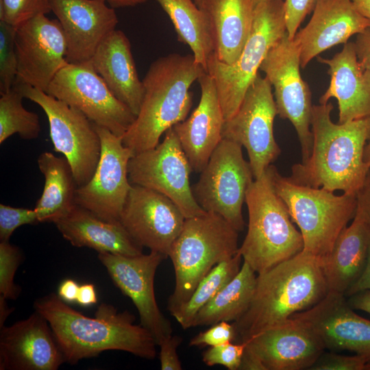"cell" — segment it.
I'll list each match as a JSON object with an SVG mask.
<instances>
[{
  "label": "cell",
  "mask_w": 370,
  "mask_h": 370,
  "mask_svg": "<svg viewBox=\"0 0 370 370\" xmlns=\"http://www.w3.org/2000/svg\"><path fill=\"white\" fill-rule=\"evenodd\" d=\"M34 306L48 321L65 362L71 365L108 350L124 351L149 360L156 357L155 338L140 324H134V316L127 311L119 312L103 303L95 317H89L55 293L38 299Z\"/></svg>",
  "instance_id": "obj_1"
},
{
  "label": "cell",
  "mask_w": 370,
  "mask_h": 370,
  "mask_svg": "<svg viewBox=\"0 0 370 370\" xmlns=\"http://www.w3.org/2000/svg\"><path fill=\"white\" fill-rule=\"evenodd\" d=\"M332 109L328 102L312 106L311 153L307 160L292 166L289 179L301 185L357 194L369 169L363 156L370 140V117L336 123L330 116Z\"/></svg>",
  "instance_id": "obj_2"
},
{
  "label": "cell",
  "mask_w": 370,
  "mask_h": 370,
  "mask_svg": "<svg viewBox=\"0 0 370 370\" xmlns=\"http://www.w3.org/2000/svg\"><path fill=\"white\" fill-rule=\"evenodd\" d=\"M328 293L321 261L301 251L257 274L251 303L234 322L237 336L247 341L312 307Z\"/></svg>",
  "instance_id": "obj_3"
},
{
  "label": "cell",
  "mask_w": 370,
  "mask_h": 370,
  "mask_svg": "<svg viewBox=\"0 0 370 370\" xmlns=\"http://www.w3.org/2000/svg\"><path fill=\"white\" fill-rule=\"evenodd\" d=\"M206 72L193 54L172 53L150 64L140 110L122 136L133 155L155 147L164 133L186 119L193 105L189 89Z\"/></svg>",
  "instance_id": "obj_4"
},
{
  "label": "cell",
  "mask_w": 370,
  "mask_h": 370,
  "mask_svg": "<svg viewBox=\"0 0 370 370\" xmlns=\"http://www.w3.org/2000/svg\"><path fill=\"white\" fill-rule=\"evenodd\" d=\"M245 203L247 232L238 253L257 274L303 251L301 234L276 193L268 168L249 185Z\"/></svg>",
  "instance_id": "obj_5"
},
{
  "label": "cell",
  "mask_w": 370,
  "mask_h": 370,
  "mask_svg": "<svg viewBox=\"0 0 370 370\" xmlns=\"http://www.w3.org/2000/svg\"><path fill=\"white\" fill-rule=\"evenodd\" d=\"M238 232L213 212L185 219L169 255L175 277L167 302L171 315L188 301L199 282L215 265L238 253Z\"/></svg>",
  "instance_id": "obj_6"
},
{
  "label": "cell",
  "mask_w": 370,
  "mask_h": 370,
  "mask_svg": "<svg viewBox=\"0 0 370 370\" xmlns=\"http://www.w3.org/2000/svg\"><path fill=\"white\" fill-rule=\"evenodd\" d=\"M268 169L276 193L299 228L303 251L323 263L356 214V194L338 195L322 188L298 184L281 175L273 165Z\"/></svg>",
  "instance_id": "obj_7"
},
{
  "label": "cell",
  "mask_w": 370,
  "mask_h": 370,
  "mask_svg": "<svg viewBox=\"0 0 370 370\" xmlns=\"http://www.w3.org/2000/svg\"><path fill=\"white\" fill-rule=\"evenodd\" d=\"M287 33L284 1L266 0L254 9L249 38L236 62L227 64L213 54L207 73L213 78L225 121L237 111L269 49Z\"/></svg>",
  "instance_id": "obj_8"
},
{
  "label": "cell",
  "mask_w": 370,
  "mask_h": 370,
  "mask_svg": "<svg viewBox=\"0 0 370 370\" xmlns=\"http://www.w3.org/2000/svg\"><path fill=\"white\" fill-rule=\"evenodd\" d=\"M254 180L242 146L223 138L192 190L204 210L220 215L241 232L245 227L242 208L247 190Z\"/></svg>",
  "instance_id": "obj_9"
},
{
  "label": "cell",
  "mask_w": 370,
  "mask_h": 370,
  "mask_svg": "<svg viewBox=\"0 0 370 370\" xmlns=\"http://www.w3.org/2000/svg\"><path fill=\"white\" fill-rule=\"evenodd\" d=\"M24 98L45 112L54 150L69 162L78 187L91 178L99 160L101 140L94 124L79 110L29 85L14 83Z\"/></svg>",
  "instance_id": "obj_10"
},
{
  "label": "cell",
  "mask_w": 370,
  "mask_h": 370,
  "mask_svg": "<svg viewBox=\"0 0 370 370\" xmlns=\"http://www.w3.org/2000/svg\"><path fill=\"white\" fill-rule=\"evenodd\" d=\"M277 114L271 84L258 73L236 113L224 122L223 138L246 149L254 179L260 177L280 154L273 134Z\"/></svg>",
  "instance_id": "obj_11"
},
{
  "label": "cell",
  "mask_w": 370,
  "mask_h": 370,
  "mask_svg": "<svg viewBox=\"0 0 370 370\" xmlns=\"http://www.w3.org/2000/svg\"><path fill=\"white\" fill-rule=\"evenodd\" d=\"M155 147L136 153L128 164L131 184L159 192L172 200L186 219L206 213L197 203L190 175L189 161L173 127Z\"/></svg>",
  "instance_id": "obj_12"
},
{
  "label": "cell",
  "mask_w": 370,
  "mask_h": 370,
  "mask_svg": "<svg viewBox=\"0 0 370 370\" xmlns=\"http://www.w3.org/2000/svg\"><path fill=\"white\" fill-rule=\"evenodd\" d=\"M45 92L119 136L126 132L136 119L132 110L111 92L90 60L67 63L56 75Z\"/></svg>",
  "instance_id": "obj_13"
},
{
  "label": "cell",
  "mask_w": 370,
  "mask_h": 370,
  "mask_svg": "<svg viewBox=\"0 0 370 370\" xmlns=\"http://www.w3.org/2000/svg\"><path fill=\"white\" fill-rule=\"evenodd\" d=\"M299 50L286 33L268 51L260 70L273 87L278 114L293 125L300 143L301 162L310 157L312 146L310 130L311 92L300 73Z\"/></svg>",
  "instance_id": "obj_14"
},
{
  "label": "cell",
  "mask_w": 370,
  "mask_h": 370,
  "mask_svg": "<svg viewBox=\"0 0 370 370\" xmlns=\"http://www.w3.org/2000/svg\"><path fill=\"white\" fill-rule=\"evenodd\" d=\"M94 126L101 140L100 157L90 180L77 187L75 204L104 220L119 221L132 186L128 164L133 153L123 145L122 136Z\"/></svg>",
  "instance_id": "obj_15"
},
{
  "label": "cell",
  "mask_w": 370,
  "mask_h": 370,
  "mask_svg": "<svg viewBox=\"0 0 370 370\" xmlns=\"http://www.w3.org/2000/svg\"><path fill=\"white\" fill-rule=\"evenodd\" d=\"M98 258L114 284L131 299L138 312L140 324L152 334L157 345L173 334L171 322L160 311L154 293L156 272L166 258L150 251L133 256L101 252Z\"/></svg>",
  "instance_id": "obj_16"
},
{
  "label": "cell",
  "mask_w": 370,
  "mask_h": 370,
  "mask_svg": "<svg viewBox=\"0 0 370 370\" xmlns=\"http://www.w3.org/2000/svg\"><path fill=\"white\" fill-rule=\"evenodd\" d=\"M18 72L15 83L46 92L59 71L68 62L66 42L58 19L36 16L16 27Z\"/></svg>",
  "instance_id": "obj_17"
},
{
  "label": "cell",
  "mask_w": 370,
  "mask_h": 370,
  "mask_svg": "<svg viewBox=\"0 0 370 370\" xmlns=\"http://www.w3.org/2000/svg\"><path fill=\"white\" fill-rule=\"evenodd\" d=\"M185 219L177 206L164 195L132 184L119 221L139 245L167 258Z\"/></svg>",
  "instance_id": "obj_18"
},
{
  "label": "cell",
  "mask_w": 370,
  "mask_h": 370,
  "mask_svg": "<svg viewBox=\"0 0 370 370\" xmlns=\"http://www.w3.org/2000/svg\"><path fill=\"white\" fill-rule=\"evenodd\" d=\"M291 317L307 324L325 349L347 350L370 361V320L356 313L345 295L328 293L317 304Z\"/></svg>",
  "instance_id": "obj_19"
},
{
  "label": "cell",
  "mask_w": 370,
  "mask_h": 370,
  "mask_svg": "<svg viewBox=\"0 0 370 370\" xmlns=\"http://www.w3.org/2000/svg\"><path fill=\"white\" fill-rule=\"evenodd\" d=\"M51 7L64 34L68 63L90 60L119 23L106 0H51Z\"/></svg>",
  "instance_id": "obj_20"
},
{
  "label": "cell",
  "mask_w": 370,
  "mask_h": 370,
  "mask_svg": "<svg viewBox=\"0 0 370 370\" xmlns=\"http://www.w3.org/2000/svg\"><path fill=\"white\" fill-rule=\"evenodd\" d=\"M0 329L1 370H57L65 362L48 321L36 311Z\"/></svg>",
  "instance_id": "obj_21"
},
{
  "label": "cell",
  "mask_w": 370,
  "mask_h": 370,
  "mask_svg": "<svg viewBox=\"0 0 370 370\" xmlns=\"http://www.w3.org/2000/svg\"><path fill=\"white\" fill-rule=\"evenodd\" d=\"M245 342L266 370L309 369L325 349L314 332L294 317Z\"/></svg>",
  "instance_id": "obj_22"
},
{
  "label": "cell",
  "mask_w": 370,
  "mask_h": 370,
  "mask_svg": "<svg viewBox=\"0 0 370 370\" xmlns=\"http://www.w3.org/2000/svg\"><path fill=\"white\" fill-rule=\"evenodd\" d=\"M370 27L352 0H318L308 24L293 39L299 50L301 68L324 51L345 44Z\"/></svg>",
  "instance_id": "obj_23"
},
{
  "label": "cell",
  "mask_w": 370,
  "mask_h": 370,
  "mask_svg": "<svg viewBox=\"0 0 370 370\" xmlns=\"http://www.w3.org/2000/svg\"><path fill=\"white\" fill-rule=\"evenodd\" d=\"M197 81L201 97L197 108L173 128L193 171L201 173L223 139L225 119L213 78L206 72Z\"/></svg>",
  "instance_id": "obj_24"
},
{
  "label": "cell",
  "mask_w": 370,
  "mask_h": 370,
  "mask_svg": "<svg viewBox=\"0 0 370 370\" xmlns=\"http://www.w3.org/2000/svg\"><path fill=\"white\" fill-rule=\"evenodd\" d=\"M328 66L330 86L319 99L327 103L335 98L338 106V121H349L370 117V73L358 61L354 43L344 44L342 50L332 58H318Z\"/></svg>",
  "instance_id": "obj_25"
},
{
  "label": "cell",
  "mask_w": 370,
  "mask_h": 370,
  "mask_svg": "<svg viewBox=\"0 0 370 370\" xmlns=\"http://www.w3.org/2000/svg\"><path fill=\"white\" fill-rule=\"evenodd\" d=\"M95 71L114 96L138 114L144 97L143 80L138 77L131 44L120 29L111 32L90 59Z\"/></svg>",
  "instance_id": "obj_26"
},
{
  "label": "cell",
  "mask_w": 370,
  "mask_h": 370,
  "mask_svg": "<svg viewBox=\"0 0 370 370\" xmlns=\"http://www.w3.org/2000/svg\"><path fill=\"white\" fill-rule=\"evenodd\" d=\"M54 224L74 247L128 256L143 254V247L132 238L120 221L104 220L77 204Z\"/></svg>",
  "instance_id": "obj_27"
},
{
  "label": "cell",
  "mask_w": 370,
  "mask_h": 370,
  "mask_svg": "<svg viewBox=\"0 0 370 370\" xmlns=\"http://www.w3.org/2000/svg\"><path fill=\"white\" fill-rule=\"evenodd\" d=\"M370 247V224L356 211L322 263L328 293L345 295L365 267Z\"/></svg>",
  "instance_id": "obj_28"
},
{
  "label": "cell",
  "mask_w": 370,
  "mask_h": 370,
  "mask_svg": "<svg viewBox=\"0 0 370 370\" xmlns=\"http://www.w3.org/2000/svg\"><path fill=\"white\" fill-rule=\"evenodd\" d=\"M199 8L210 23L215 57L221 62L234 64L251 31L255 9L252 0H203Z\"/></svg>",
  "instance_id": "obj_29"
},
{
  "label": "cell",
  "mask_w": 370,
  "mask_h": 370,
  "mask_svg": "<svg viewBox=\"0 0 370 370\" xmlns=\"http://www.w3.org/2000/svg\"><path fill=\"white\" fill-rule=\"evenodd\" d=\"M45 177L42 193L34 209L40 223L52 222L66 215L76 205L77 185L71 167L64 158L49 151L42 153L37 160Z\"/></svg>",
  "instance_id": "obj_30"
},
{
  "label": "cell",
  "mask_w": 370,
  "mask_h": 370,
  "mask_svg": "<svg viewBox=\"0 0 370 370\" xmlns=\"http://www.w3.org/2000/svg\"><path fill=\"white\" fill-rule=\"evenodd\" d=\"M156 1L171 21L177 40L190 48L196 62L207 72V63L214 54V45L205 12L193 0Z\"/></svg>",
  "instance_id": "obj_31"
},
{
  "label": "cell",
  "mask_w": 370,
  "mask_h": 370,
  "mask_svg": "<svg viewBox=\"0 0 370 370\" xmlns=\"http://www.w3.org/2000/svg\"><path fill=\"white\" fill-rule=\"evenodd\" d=\"M257 273L245 262L238 273L195 315L192 327L220 321H236L247 310L253 298Z\"/></svg>",
  "instance_id": "obj_32"
},
{
  "label": "cell",
  "mask_w": 370,
  "mask_h": 370,
  "mask_svg": "<svg viewBox=\"0 0 370 370\" xmlns=\"http://www.w3.org/2000/svg\"><path fill=\"white\" fill-rule=\"evenodd\" d=\"M242 259L238 251L215 265L199 282L188 301L172 315L184 330L192 328L199 310L238 273Z\"/></svg>",
  "instance_id": "obj_33"
},
{
  "label": "cell",
  "mask_w": 370,
  "mask_h": 370,
  "mask_svg": "<svg viewBox=\"0 0 370 370\" xmlns=\"http://www.w3.org/2000/svg\"><path fill=\"white\" fill-rule=\"evenodd\" d=\"M0 95V144L15 134L25 140L36 138L41 130L39 117L23 107L19 89L14 85Z\"/></svg>",
  "instance_id": "obj_34"
},
{
  "label": "cell",
  "mask_w": 370,
  "mask_h": 370,
  "mask_svg": "<svg viewBox=\"0 0 370 370\" xmlns=\"http://www.w3.org/2000/svg\"><path fill=\"white\" fill-rule=\"evenodd\" d=\"M16 27L0 21V94L11 89L16 79Z\"/></svg>",
  "instance_id": "obj_35"
},
{
  "label": "cell",
  "mask_w": 370,
  "mask_h": 370,
  "mask_svg": "<svg viewBox=\"0 0 370 370\" xmlns=\"http://www.w3.org/2000/svg\"><path fill=\"white\" fill-rule=\"evenodd\" d=\"M51 11V0H0V21L15 27Z\"/></svg>",
  "instance_id": "obj_36"
},
{
  "label": "cell",
  "mask_w": 370,
  "mask_h": 370,
  "mask_svg": "<svg viewBox=\"0 0 370 370\" xmlns=\"http://www.w3.org/2000/svg\"><path fill=\"white\" fill-rule=\"evenodd\" d=\"M22 258L18 247L9 241L0 242V295L6 299H16L21 293L14 278Z\"/></svg>",
  "instance_id": "obj_37"
},
{
  "label": "cell",
  "mask_w": 370,
  "mask_h": 370,
  "mask_svg": "<svg viewBox=\"0 0 370 370\" xmlns=\"http://www.w3.org/2000/svg\"><path fill=\"white\" fill-rule=\"evenodd\" d=\"M246 345V342H228L210 347L203 352L202 361L209 367L222 365L229 370H238Z\"/></svg>",
  "instance_id": "obj_38"
},
{
  "label": "cell",
  "mask_w": 370,
  "mask_h": 370,
  "mask_svg": "<svg viewBox=\"0 0 370 370\" xmlns=\"http://www.w3.org/2000/svg\"><path fill=\"white\" fill-rule=\"evenodd\" d=\"M40 223L35 209L0 204V242L9 241L16 228Z\"/></svg>",
  "instance_id": "obj_39"
},
{
  "label": "cell",
  "mask_w": 370,
  "mask_h": 370,
  "mask_svg": "<svg viewBox=\"0 0 370 370\" xmlns=\"http://www.w3.org/2000/svg\"><path fill=\"white\" fill-rule=\"evenodd\" d=\"M209 329L200 332L189 341L190 347H212L228 342H232L237 336L234 323L229 321H220Z\"/></svg>",
  "instance_id": "obj_40"
},
{
  "label": "cell",
  "mask_w": 370,
  "mask_h": 370,
  "mask_svg": "<svg viewBox=\"0 0 370 370\" xmlns=\"http://www.w3.org/2000/svg\"><path fill=\"white\" fill-rule=\"evenodd\" d=\"M369 360L361 355H341L334 352L324 354L318 358L310 370H364Z\"/></svg>",
  "instance_id": "obj_41"
},
{
  "label": "cell",
  "mask_w": 370,
  "mask_h": 370,
  "mask_svg": "<svg viewBox=\"0 0 370 370\" xmlns=\"http://www.w3.org/2000/svg\"><path fill=\"white\" fill-rule=\"evenodd\" d=\"M318 0H285L284 10L288 36L293 40L305 17L314 9Z\"/></svg>",
  "instance_id": "obj_42"
},
{
  "label": "cell",
  "mask_w": 370,
  "mask_h": 370,
  "mask_svg": "<svg viewBox=\"0 0 370 370\" xmlns=\"http://www.w3.org/2000/svg\"><path fill=\"white\" fill-rule=\"evenodd\" d=\"M182 341L178 335L171 334L164 338L160 347V363L162 370H181L182 364L177 353V349Z\"/></svg>",
  "instance_id": "obj_43"
},
{
  "label": "cell",
  "mask_w": 370,
  "mask_h": 370,
  "mask_svg": "<svg viewBox=\"0 0 370 370\" xmlns=\"http://www.w3.org/2000/svg\"><path fill=\"white\" fill-rule=\"evenodd\" d=\"M354 43L358 61L370 73V27L356 35Z\"/></svg>",
  "instance_id": "obj_44"
},
{
  "label": "cell",
  "mask_w": 370,
  "mask_h": 370,
  "mask_svg": "<svg viewBox=\"0 0 370 370\" xmlns=\"http://www.w3.org/2000/svg\"><path fill=\"white\" fill-rule=\"evenodd\" d=\"M356 212L370 224V168L365 182L356 194Z\"/></svg>",
  "instance_id": "obj_45"
},
{
  "label": "cell",
  "mask_w": 370,
  "mask_h": 370,
  "mask_svg": "<svg viewBox=\"0 0 370 370\" xmlns=\"http://www.w3.org/2000/svg\"><path fill=\"white\" fill-rule=\"evenodd\" d=\"M367 290H370V247L364 270L358 279L346 292L345 297H348L355 293Z\"/></svg>",
  "instance_id": "obj_46"
},
{
  "label": "cell",
  "mask_w": 370,
  "mask_h": 370,
  "mask_svg": "<svg viewBox=\"0 0 370 370\" xmlns=\"http://www.w3.org/2000/svg\"><path fill=\"white\" fill-rule=\"evenodd\" d=\"M79 288L75 280L66 279L60 284L58 295L66 303L76 302Z\"/></svg>",
  "instance_id": "obj_47"
},
{
  "label": "cell",
  "mask_w": 370,
  "mask_h": 370,
  "mask_svg": "<svg viewBox=\"0 0 370 370\" xmlns=\"http://www.w3.org/2000/svg\"><path fill=\"white\" fill-rule=\"evenodd\" d=\"M76 302L82 306L88 307L97 302L95 287L92 284L79 286Z\"/></svg>",
  "instance_id": "obj_48"
},
{
  "label": "cell",
  "mask_w": 370,
  "mask_h": 370,
  "mask_svg": "<svg viewBox=\"0 0 370 370\" xmlns=\"http://www.w3.org/2000/svg\"><path fill=\"white\" fill-rule=\"evenodd\" d=\"M347 301L353 309L364 311L370 315V290L348 297Z\"/></svg>",
  "instance_id": "obj_49"
},
{
  "label": "cell",
  "mask_w": 370,
  "mask_h": 370,
  "mask_svg": "<svg viewBox=\"0 0 370 370\" xmlns=\"http://www.w3.org/2000/svg\"><path fill=\"white\" fill-rule=\"evenodd\" d=\"M238 370H266V369L258 356L245 347Z\"/></svg>",
  "instance_id": "obj_50"
},
{
  "label": "cell",
  "mask_w": 370,
  "mask_h": 370,
  "mask_svg": "<svg viewBox=\"0 0 370 370\" xmlns=\"http://www.w3.org/2000/svg\"><path fill=\"white\" fill-rule=\"evenodd\" d=\"M111 8L133 7L145 3L147 0H106Z\"/></svg>",
  "instance_id": "obj_51"
},
{
  "label": "cell",
  "mask_w": 370,
  "mask_h": 370,
  "mask_svg": "<svg viewBox=\"0 0 370 370\" xmlns=\"http://www.w3.org/2000/svg\"><path fill=\"white\" fill-rule=\"evenodd\" d=\"M356 9L370 21V0H352Z\"/></svg>",
  "instance_id": "obj_52"
},
{
  "label": "cell",
  "mask_w": 370,
  "mask_h": 370,
  "mask_svg": "<svg viewBox=\"0 0 370 370\" xmlns=\"http://www.w3.org/2000/svg\"><path fill=\"white\" fill-rule=\"evenodd\" d=\"M6 299L0 295V328L4 326V322L13 308H10L5 301Z\"/></svg>",
  "instance_id": "obj_53"
},
{
  "label": "cell",
  "mask_w": 370,
  "mask_h": 370,
  "mask_svg": "<svg viewBox=\"0 0 370 370\" xmlns=\"http://www.w3.org/2000/svg\"><path fill=\"white\" fill-rule=\"evenodd\" d=\"M363 159L367 166L370 168V140L365 146Z\"/></svg>",
  "instance_id": "obj_54"
},
{
  "label": "cell",
  "mask_w": 370,
  "mask_h": 370,
  "mask_svg": "<svg viewBox=\"0 0 370 370\" xmlns=\"http://www.w3.org/2000/svg\"><path fill=\"white\" fill-rule=\"evenodd\" d=\"M266 0H252V2H253V4H254V8L258 5H259L260 3H262L263 1H264Z\"/></svg>",
  "instance_id": "obj_55"
},
{
  "label": "cell",
  "mask_w": 370,
  "mask_h": 370,
  "mask_svg": "<svg viewBox=\"0 0 370 370\" xmlns=\"http://www.w3.org/2000/svg\"><path fill=\"white\" fill-rule=\"evenodd\" d=\"M195 1V3H196V5L200 8L201 5V3H202V1L203 0H193Z\"/></svg>",
  "instance_id": "obj_56"
},
{
  "label": "cell",
  "mask_w": 370,
  "mask_h": 370,
  "mask_svg": "<svg viewBox=\"0 0 370 370\" xmlns=\"http://www.w3.org/2000/svg\"><path fill=\"white\" fill-rule=\"evenodd\" d=\"M365 370H370V361L368 362L365 365Z\"/></svg>",
  "instance_id": "obj_57"
}]
</instances>
